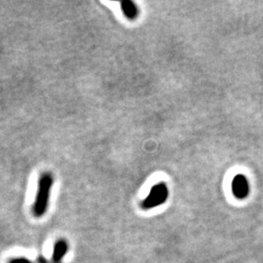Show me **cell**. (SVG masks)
<instances>
[{
	"mask_svg": "<svg viewBox=\"0 0 263 263\" xmlns=\"http://www.w3.org/2000/svg\"><path fill=\"white\" fill-rule=\"evenodd\" d=\"M232 192L237 199L243 200L248 197L250 192V185L247 178L243 175L236 176L232 181Z\"/></svg>",
	"mask_w": 263,
	"mask_h": 263,
	"instance_id": "cell-3",
	"label": "cell"
},
{
	"mask_svg": "<svg viewBox=\"0 0 263 263\" xmlns=\"http://www.w3.org/2000/svg\"><path fill=\"white\" fill-rule=\"evenodd\" d=\"M68 246L65 240H59L55 245L54 253H53V260L55 262H59L62 260V258L67 253Z\"/></svg>",
	"mask_w": 263,
	"mask_h": 263,
	"instance_id": "cell-5",
	"label": "cell"
},
{
	"mask_svg": "<svg viewBox=\"0 0 263 263\" xmlns=\"http://www.w3.org/2000/svg\"><path fill=\"white\" fill-rule=\"evenodd\" d=\"M9 263H33L30 260H28L25 257H17V258H13L10 260Z\"/></svg>",
	"mask_w": 263,
	"mask_h": 263,
	"instance_id": "cell-6",
	"label": "cell"
},
{
	"mask_svg": "<svg viewBox=\"0 0 263 263\" xmlns=\"http://www.w3.org/2000/svg\"><path fill=\"white\" fill-rule=\"evenodd\" d=\"M169 198V188L164 182L153 185L149 194L141 202L142 210H151L163 205Z\"/></svg>",
	"mask_w": 263,
	"mask_h": 263,
	"instance_id": "cell-2",
	"label": "cell"
},
{
	"mask_svg": "<svg viewBox=\"0 0 263 263\" xmlns=\"http://www.w3.org/2000/svg\"><path fill=\"white\" fill-rule=\"evenodd\" d=\"M42 263H46V261H45V260H44V259H43V261H42Z\"/></svg>",
	"mask_w": 263,
	"mask_h": 263,
	"instance_id": "cell-7",
	"label": "cell"
},
{
	"mask_svg": "<svg viewBox=\"0 0 263 263\" xmlns=\"http://www.w3.org/2000/svg\"><path fill=\"white\" fill-rule=\"evenodd\" d=\"M121 9H122L123 14L126 16V18L130 21H134L137 19L139 16V8L136 5L135 2L133 1H128L125 0L120 3Z\"/></svg>",
	"mask_w": 263,
	"mask_h": 263,
	"instance_id": "cell-4",
	"label": "cell"
},
{
	"mask_svg": "<svg viewBox=\"0 0 263 263\" xmlns=\"http://www.w3.org/2000/svg\"><path fill=\"white\" fill-rule=\"evenodd\" d=\"M54 183L53 175L50 173H44L41 175L38 183L37 194L33 205V215L36 217H41L45 215L47 211L48 203L52 186Z\"/></svg>",
	"mask_w": 263,
	"mask_h": 263,
	"instance_id": "cell-1",
	"label": "cell"
}]
</instances>
